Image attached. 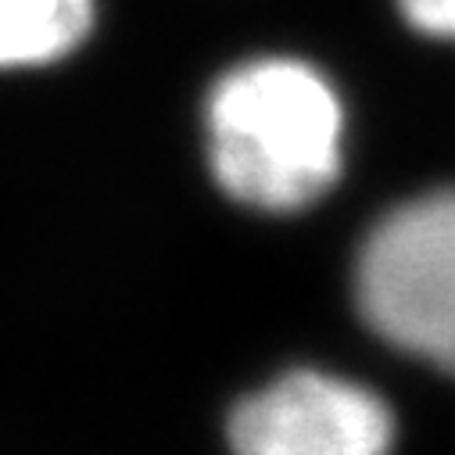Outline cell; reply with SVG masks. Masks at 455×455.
<instances>
[{"instance_id":"cell-1","label":"cell","mask_w":455,"mask_h":455,"mask_svg":"<svg viewBox=\"0 0 455 455\" xmlns=\"http://www.w3.org/2000/svg\"><path fill=\"white\" fill-rule=\"evenodd\" d=\"M208 158L219 187L259 212L319 201L345 162V108L298 58H255L208 93Z\"/></svg>"},{"instance_id":"cell-5","label":"cell","mask_w":455,"mask_h":455,"mask_svg":"<svg viewBox=\"0 0 455 455\" xmlns=\"http://www.w3.org/2000/svg\"><path fill=\"white\" fill-rule=\"evenodd\" d=\"M398 8L423 36L455 44V0H398Z\"/></svg>"},{"instance_id":"cell-3","label":"cell","mask_w":455,"mask_h":455,"mask_svg":"<svg viewBox=\"0 0 455 455\" xmlns=\"http://www.w3.org/2000/svg\"><path fill=\"white\" fill-rule=\"evenodd\" d=\"M391 444L380 395L319 370L283 373L230 416L234 455H387Z\"/></svg>"},{"instance_id":"cell-2","label":"cell","mask_w":455,"mask_h":455,"mask_svg":"<svg viewBox=\"0 0 455 455\" xmlns=\"http://www.w3.org/2000/svg\"><path fill=\"white\" fill-rule=\"evenodd\" d=\"M355 305L387 345L455 377V187L373 226L355 259Z\"/></svg>"},{"instance_id":"cell-4","label":"cell","mask_w":455,"mask_h":455,"mask_svg":"<svg viewBox=\"0 0 455 455\" xmlns=\"http://www.w3.org/2000/svg\"><path fill=\"white\" fill-rule=\"evenodd\" d=\"M93 22V0H0V68L47 65Z\"/></svg>"}]
</instances>
